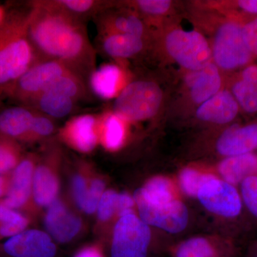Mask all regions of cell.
<instances>
[{"mask_svg":"<svg viewBox=\"0 0 257 257\" xmlns=\"http://www.w3.org/2000/svg\"><path fill=\"white\" fill-rule=\"evenodd\" d=\"M29 37L42 60H58L83 77L95 67L96 51L84 23L55 7L51 1H34Z\"/></svg>","mask_w":257,"mask_h":257,"instance_id":"1","label":"cell"},{"mask_svg":"<svg viewBox=\"0 0 257 257\" xmlns=\"http://www.w3.org/2000/svg\"><path fill=\"white\" fill-rule=\"evenodd\" d=\"M31 3L27 8L7 10L0 25V96L25 72L42 60L29 37Z\"/></svg>","mask_w":257,"mask_h":257,"instance_id":"2","label":"cell"},{"mask_svg":"<svg viewBox=\"0 0 257 257\" xmlns=\"http://www.w3.org/2000/svg\"><path fill=\"white\" fill-rule=\"evenodd\" d=\"M162 98V89L156 83L134 81L125 86L116 96L112 111L124 121H144L157 114Z\"/></svg>","mask_w":257,"mask_h":257,"instance_id":"3","label":"cell"},{"mask_svg":"<svg viewBox=\"0 0 257 257\" xmlns=\"http://www.w3.org/2000/svg\"><path fill=\"white\" fill-rule=\"evenodd\" d=\"M69 74L82 75L71 66L60 61H40L25 72L3 96L13 99L21 105L28 106L56 79Z\"/></svg>","mask_w":257,"mask_h":257,"instance_id":"4","label":"cell"},{"mask_svg":"<svg viewBox=\"0 0 257 257\" xmlns=\"http://www.w3.org/2000/svg\"><path fill=\"white\" fill-rule=\"evenodd\" d=\"M165 47L171 58L191 72L201 70L212 62L211 45L197 30H172L166 37Z\"/></svg>","mask_w":257,"mask_h":257,"instance_id":"5","label":"cell"},{"mask_svg":"<svg viewBox=\"0 0 257 257\" xmlns=\"http://www.w3.org/2000/svg\"><path fill=\"white\" fill-rule=\"evenodd\" d=\"M211 49L218 68L232 70L246 65L252 54L243 40L242 27L234 22L220 24L214 32Z\"/></svg>","mask_w":257,"mask_h":257,"instance_id":"6","label":"cell"},{"mask_svg":"<svg viewBox=\"0 0 257 257\" xmlns=\"http://www.w3.org/2000/svg\"><path fill=\"white\" fill-rule=\"evenodd\" d=\"M150 228L134 214L122 216L116 223L111 257H146L150 241Z\"/></svg>","mask_w":257,"mask_h":257,"instance_id":"7","label":"cell"},{"mask_svg":"<svg viewBox=\"0 0 257 257\" xmlns=\"http://www.w3.org/2000/svg\"><path fill=\"white\" fill-rule=\"evenodd\" d=\"M142 220L172 233L179 232L188 222V211L183 203L174 199L165 204H153L148 202L138 190L135 193Z\"/></svg>","mask_w":257,"mask_h":257,"instance_id":"8","label":"cell"},{"mask_svg":"<svg viewBox=\"0 0 257 257\" xmlns=\"http://www.w3.org/2000/svg\"><path fill=\"white\" fill-rule=\"evenodd\" d=\"M197 197L204 207L218 215L234 217L241 211V199L236 189L212 175H208L203 182Z\"/></svg>","mask_w":257,"mask_h":257,"instance_id":"9","label":"cell"},{"mask_svg":"<svg viewBox=\"0 0 257 257\" xmlns=\"http://www.w3.org/2000/svg\"><path fill=\"white\" fill-rule=\"evenodd\" d=\"M3 249L11 257H54L57 252L50 236L38 230L23 231L10 238Z\"/></svg>","mask_w":257,"mask_h":257,"instance_id":"10","label":"cell"},{"mask_svg":"<svg viewBox=\"0 0 257 257\" xmlns=\"http://www.w3.org/2000/svg\"><path fill=\"white\" fill-rule=\"evenodd\" d=\"M239 112V104L232 93L226 89L202 103L196 115L199 119L213 124H224L231 122Z\"/></svg>","mask_w":257,"mask_h":257,"instance_id":"11","label":"cell"},{"mask_svg":"<svg viewBox=\"0 0 257 257\" xmlns=\"http://www.w3.org/2000/svg\"><path fill=\"white\" fill-rule=\"evenodd\" d=\"M257 147V124L234 125L223 133L216 144L221 155L236 156L250 153Z\"/></svg>","mask_w":257,"mask_h":257,"instance_id":"12","label":"cell"},{"mask_svg":"<svg viewBox=\"0 0 257 257\" xmlns=\"http://www.w3.org/2000/svg\"><path fill=\"white\" fill-rule=\"evenodd\" d=\"M45 224L49 232L57 241L68 242L79 232L81 221L62 202L55 200L47 211Z\"/></svg>","mask_w":257,"mask_h":257,"instance_id":"13","label":"cell"},{"mask_svg":"<svg viewBox=\"0 0 257 257\" xmlns=\"http://www.w3.org/2000/svg\"><path fill=\"white\" fill-rule=\"evenodd\" d=\"M37 110L28 106H10L0 110V136L13 140L28 138Z\"/></svg>","mask_w":257,"mask_h":257,"instance_id":"14","label":"cell"},{"mask_svg":"<svg viewBox=\"0 0 257 257\" xmlns=\"http://www.w3.org/2000/svg\"><path fill=\"white\" fill-rule=\"evenodd\" d=\"M187 83L192 101L202 104L221 91L222 79L219 69L211 62L201 70L191 72Z\"/></svg>","mask_w":257,"mask_h":257,"instance_id":"15","label":"cell"},{"mask_svg":"<svg viewBox=\"0 0 257 257\" xmlns=\"http://www.w3.org/2000/svg\"><path fill=\"white\" fill-rule=\"evenodd\" d=\"M97 119L92 114L79 115L67 123L64 137L71 145L82 152L94 150L97 143Z\"/></svg>","mask_w":257,"mask_h":257,"instance_id":"16","label":"cell"},{"mask_svg":"<svg viewBox=\"0 0 257 257\" xmlns=\"http://www.w3.org/2000/svg\"><path fill=\"white\" fill-rule=\"evenodd\" d=\"M13 175L8 195L3 204L11 209H17L28 202L30 197L34 177L32 161L26 159L19 162Z\"/></svg>","mask_w":257,"mask_h":257,"instance_id":"17","label":"cell"},{"mask_svg":"<svg viewBox=\"0 0 257 257\" xmlns=\"http://www.w3.org/2000/svg\"><path fill=\"white\" fill-rule=\"evenodd\" d=\"M89 87L98 97L110 99L117 94L122 72L119 66L106 64L95 68L89 76Z\"/></svg>","mask_w":257,"mask_h":257,"instance_id":"18","label":"cell"},{"mask_svg":"<svg viewBox=\"0 0 257 257\" xmlns=\"http://www.w3.org/2000/svg\"><path fill=\"white\" fill-rule=\"evenodd\" d=\"M101 35L108 34H126L143 38L145 34V24L134 14H121L116 17L106 15L104 11L95 17Z\"/></svg>","mask_w":257,"mask_h":257,"instance_id":"19","label":"cell"},{"mask_svg":"<svg viewBox=\"0 0 257 257\" xmlns=\"http://www.w3.org/2000/svg\"><path fill=\"white\" fill-rule=\"evenodd\" d=\"M101 47L104 53L116 59H127L140 54L145 47L142 37L126 34L101 35Z\"/></svg>","mask_w":257,"mask_h":257,"instance_id":"20","label":"cell"},{"mask_svg":"<svg viewBox=\"0 0 257 257\" xmlns=\"http://www.w3.org/2000/svg\"><path fill=\"white\" fill-rule=\"evenodd\" d=\"M219 171L227 183H239L257 172V157L251 153L228 157L219 164Z\"/></svg>","mask_w":257,"mask_h":257,"instance_id":"21","label":"cell"},{"mask_svg":"<svg viewBox=\"0 0 257 257\" xmlns=\"http://www.w3.org/2000/svg\"><path fill=\"white\" fill-rule=\"evenodd\" d=\"M75 102L68 96L45 92L35 98L28 106L50 117L63 118L73 111Z\"/></svg>","mask_w":257,"mask_h":257,"instance_id":"22","label":"cell"},{"mask_svg":"<svg viewBox=\"0 0 257 257\" xmlns=\"http://www.w3.org/2000/svg\"><path fill=\"white\" fill-rule=\"evenodd\" d=\"M32 181L35 202L41 206L50 205L57 197L58 182L50 169L40 166L35 170Z\"/></svg>","mask_w":257,"mask_h":257,"instance_id":"23","label":"cell"},{"mask_svg":"<svg viewBox=\"0 0 257 257\" xmlns=\"http://www.w3.org/2000/svg\"><path fill=\"white\" fill-rule=\"evenodd\" d=\"M55 7L83 22L87 17L94 16L106 9V3L95 0H54Z\"/></svg>","mask_w":257,"mask_h":257,"instance_id":"24","label":"cell"},{"mask_svg":"<svg viewBox=\"0 0 257 257\" xmlns=\"http://www.w3.org/2000/svg\"><path fill=\"white\" fill-rule=\"evenodd\" d=\"M123 121L113 112L103 118L101 122L103 143L108 150H118L124 143L125 127Z\"/></svg>","mask_w":257,"mask_h":257,"instance_id":"25","label":"cell"},{"mask_svg":"<svg viewBox=\"0 0 257 257\" xmlns=\"http://www.w3.org/2000/svg\"><path fill=\"white\" fill-rule=\"evenodd\" d=\"M138 191L146 200L153 204H165L174 200L172 184L163 177L151 179L145 188Z\"/></svg>","mask_w":257,"mask_h":257,"instance_id":"26","label":"cell"},{"mask_svg":"<svg viewBox=\"0 0 257 257\" xmlns=\"http://www.w3.org/2000/svg\"><path fill=\"white\" fill-rule=\"evenodd\" d=\"M28 221L25 216L13 210L11 208L0 204V236L13 237L23 232L28 226Z\"/></svg>","mask_w":257,"mask_h":257,"instance_id":"27","label":"cell"},{"mask_svg":"<svg viewBox=\"0 0 257 257\" xmlns=\"http://www.w3.org/2000/svg\"><path fill=\"white\" fill-rule=\"evenodd\" d=\"M231 93L239 106L248 113L257 111V88L239 80L234 83Z\"/></svg>","mask_w":257,"mask_h":257,"instance_id":"28","label":"cell"},{"mask_svg":"<svg viewBox=\"0 0 257 257\" xmlns=\"http://www.w3.org/2000/svg\"><path fill=\"white\" fill-rule=\"evenodd\" d=\"M19 157L20 152L15 142L0 136V175L15 168Z\"/></svg>","mask_w":257,"mask_h":257,"instance_id":"29","label":"cell"},{"mask_svg":"<svg viewBox=\"0 0 257 257\" xmlns=\"http://www.w3.org/2000/svg\"><path fill=\"white\" fill-rule=\"evenodd\" d=\"M214 251L207 240L194 238L182 243L177 250V257H213Z\"/></svg>","mask_w":257,"mask_h":257,"instance_id":"30","label":"cell"},{"mask_svg":"<svg viewBox=\"0 0 257 257\" xmlns=\"http://www.w3.org/2000/svg\"><path fill=\"white\" fill-rule=\"evenodd\" d=\"M208 175H202L192 169H186L182 171L180 175L181 187L184 192L191 197L197 196L201 186L207 178Z\"/></svg>","mask_w":257,"mask_h":257,"instance_id":"31","label":"cell"},{"mask_svg":"<svg viewBox=\"0 0 257 257\" xmlns=\"http://www.w3.org/2000/svg\"><path fill=\"white\" fill-rule=\"evenodd\" d=\"M172 4L170 0H138L134 3L136 9L150 16L166 14L170 10Z\"/></svg>","mask_w":257,"mask_h":257,"instance_id":"32","label":"cell"},{"mask_svg":"<svg viewBox=\"0 0 257 257\" xmlns=\"http://www.w3.org/2000/svg\"><path fill=\"white\" fill-rule=\"evenodd\" d=\"M119 194L114 191H106L101 196L98 204V216L101 221L110 219L115 211L118 209Z\"/></svg>","mask_w":257,"mask_h":257,"instance_id":"33","label":"cell"},{"mask_svg":"<svg viewBox=\"0 0 257 257\" xmlns=\"http://www.w3.org/2000/svg\"><path fill=\"white\" fill-rule=\"evenodd\" d=\"M241 193L246 207L257 216V177L250 176L241 184Z\"/></svg>","mask_w":257,"mask_h":257,"instance_id":"34","label":"cell"},{"mask_svg":"<svg viewBox=\"0 0 257 257\" xmlns=\"http://www.w3.org/2000/svg\"><path fill=\"white\" fill-rule=\"evenodd\" d=\"M104 188V183L101 181L99 179L93 181L90 188L87 189L84 205L82 207L83 211H85L87 214H92L96 210V207L99 204L102 196Z\"/></svg>","mask_w":257,"mask_h":257,"instance_id":"35","label":"cell"},{"mask_svg":"<svg viewBox=\"0 0 257 257\" xmlns=\"http://www.w3.org/2000/svg\"><path fill=\"white\" fill-rule=\"evenodd\" d=\"M55 130L53 122L46 115L40 114L37 111L32 121L31 130L28 138L32 136L47 137Z\"/></svg>","mask_w":257,"mask_h":257,"instance_id":"36","label":"cell"},{"mask_svg":"<svg viewBox=\"0 0 257 257\" xmlns=\"http://www.w3.org/2000/svg\"><path fill=\"white\" fill-rule=\"evenodd\" d=\"M242 34L250 52L257 55V18L242 27Z\"/></svg>","mask_w":257,"mask_h":257,"instance_id":"37","label":"cell"},{"mask_svg":"<svg viewBox=\"0 0 257 257\" xmlns=\"http://www.w3.org/2000/svg\"><path fill=\"white\" fill-rule=\"evenodd\" d=\"M74 195L76 202L79 207L82 209L85 200L87 188L85 181L81 176H76L73 181Z\"/></svg>","mask_w":257,"mask_h":257,"instance_id":"38","label":"cell"},{"mask_svg":"<svg viewBox=\"0 0 257 257\" xmlns=\"http://www.w3.org/2000/svg\"><path fill=\"white\" fill-rule=\"evenodd\" d=\"M134 201L131 197L126 194H119V202H118L117 211L119 216H122L133 214V208Z\"/></svg>","mask_w":257,"mask_h":257,"instance_id":"39","label":"cell"},{"mask_svg":"<svg viewBox=\"0 0 257 257\" xmlns=\"http://www.w3.org/2000/svg\"><path fill=\"white\" fill-rule=\"evenodd\" d=\"M241 80L257 88V66L251 65L243 69Z\"/></svg>","mask_w":257,"mask_h":257,"instance_id":"40","label":"cell"},{"mask_svg":"<svg viewBox=\"0 0 257 257\" xmlns=\"http://www.w3.org/2000/svg\"><path fill=\"white\" fill-rule=\"evenodd\" d=\"M240 9L250 14H257V0H241L238 2Z\"/></svg>","mask_w":257,"mask_h":257,"instance_id":"41","label":"cell"},{"mask_svg":"<svg viewBox=\"0 0 257 257\" xmlns=\"http://www.w3.org/2000/svg\"><path fill=\"white\" fill-rule=\"evenodd\" d=\"M74 257H102V255L97 248L89 246L80 250Z\"/></svg>","mask_w":257,"mask_h":257,"instance_id":"42","label":"cell"},{"mask_svg":"<svg viewBox=\"0 0 257 257\" xmlns=\"http://www.w3.org/2000/svg\"><path fill=\"white\" fill-rule=\"evenodd\" d=\"M5 180L2 176H0V197L4 194L5 191Z\"/></svg>","mask_w":257,"mask_h":257,"instance_id":"43","label":"cell"},{"mask_svg":"<svg viewBox=\"0 0 257 257\" xmlns=\"http://www.w3.org/2000/svg\"><path fill=\"white\" fill-rule=\"evenodd\" d=\"M7 10L5 9L1 5H0V25L3 23V20L6 16Z\"/></svg>","mask_w":257,"mask_h":257,"instance_id":"44","label":"cell"}]
</instances>
